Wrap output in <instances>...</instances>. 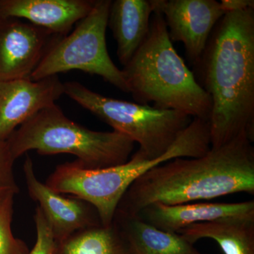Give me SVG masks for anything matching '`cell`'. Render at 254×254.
<instances>
[{
  "label": "cell",
  "instance_id": "obj_21",
  "mask_svg": "<svg viewBox=\"0 0 254 254\" xmlns=\"http://www.w3.org/2000/svg\"><path fill=\"white\" fill-rule=\"evenodd\" d=\"M220 4L225 13L241 11L249 8L254 9V0H222Z\"/></svg>",
  "mask_w": 254,
  "mask_h": 254
},
{
  "label": "cell",
  "instance_id": "obj_11",
  "mask_svg": "<svg viewBox=\"0 0 254 254\" xmlns=\"http://www.w3.org/2000/svg\"><path fill=\"white\" fill-rule=\"evenodd\" d=\"M64 94L58 76L0 81V141H6L18 126Z\"/></svg>",
  "mask_w": 254,
  "mask_h": 254
},
{
  "label": "cell",
  "instance_id": "obj_1",
  "mask_svg": "<svg viewBox=\"0 0 254 254\" xmlns=\"http://www.w3.org/2000/svg\"><path fill=\"white\" fill-rule=\"evenodd\" d=\"M201 84L210 95V147L242 133L254 141V9L230 11L212 31L199 62Z\"/></svg>",
  "mask_w": 254,
  "mask_h": 254
},
{
  "label": "cell",
  "instance_id": "obj_3",
  "mask_svg": "<svg viewBox=\"0 0 254 254\" xmlns=\"http://www.w3.org/2000/svg\"><path fill=\"white\" fill-rule=\"evenodd\" d=\"M122 71L137 103L209 121L211 98L177 53L159 11L152 14L146 38Z\"/></svg>",
  "mask_w": 254,
  "mask_h": 254
},
{
  "label": "cell",
  "instance_id": "obj_2",
  "mask_svg": "<svg viewBox=\"0 0 254 254\" xmlns=\"http://www.w3.org/2000/svg\"><path fill=\"white\" fill-rule=\"evenodd\" d=\"M242 133L198 158H177L138 178L117 210L136 215L155 203L178 205L208 201L237 193L254 195V147Z\"/></svg>",
  "mask_w": 254,
  "mask_h": 254
},
{
  "label": "cell",
  "instance_id": "obj_19",
  "mask_svg": "<svg viewBox=\"0 0 254 254\" xmlns=\"http://www.w3.org/2000/svg\"><path fill=\"white\" fill-rule=\"evenodd\" d=\"M14 161L6 141H0V198L9 193L17 194L19 192V187L15 180Z\"/></svg>",
  "mask_w": 254,
  "mask_h": 254
},
{
  "label": "cell",
  "instance_id": "obj_12",
  "mask_svg": "<svg viewBox=\"0 0 254 254\" xmlns=\"http://www.w3.org/2000/svg\"><path fill=\"white\" fill-rule=\"evenodd\" d=\"M163 231L178 233L195 224L227 218H254V200L238 203L198 201L178 205L155 203L134 215Z\"/></svg>",
  "mask_w": 254,
  "mask_h": 254
},
{
  "label": "cell",
  "instance_id": "obj_6",
  "mask_svg": "<svg viewBox=\"0 0 254 254\" xmlns=\"http://www.w3.org/2000/svg\"><path fill=\"white\" fill-rule=\"evenodd\" d=\"M64 94L104 123L138 143L135 154L146 160L163 156L191 122V117L173 110L108 98L77 81L64 83Z\"/></svg>",
  "mask_w": 254,
  "mask_h": 254
},
{
  "label": "cell",
  "instance_id": "obj_13",
  "mask_svg": "<svg viewBox=\"0 0 254 254\" xmlns=\"http://www.w3.org/2000/svg\"><path fill=\"white\" fill-rule=\"evenodd\" d=\"M96 1V0H95ZM95 0H0V18L25 19L55 36H66L88 16Z\"/></svg>",
  "mask_w": 254,
  "mask_h": 254
},
{
  "label": "cell",
  "instance_id": "obj_10",
  "mask_svg": "<svg viewBox=\"0 0 254 254\" xmlns=\"http://www.w3.org/2000/svg\"><path fill=\"white\" fill-rule=\"evenodd\" d=\"M56 37L18 18H0V81L31 78Z\"/></svg>",
  "mask_w": 254,
  "mask_h": 254
},
{
  "label": "cell",
  "instance_id": "obj_5",
  "mask_svg": "<svg viewBox=\"0 0 254 254\" xmlns=\"http://www.w3.org/2000/svg\"><path fill=\"white\" fill-rule=\"evenodd\" d=\"M197 153L193 138L182 133L168 151L155 160L133 154L126 163L102 169L83 168L76 160L58 165L46 185L57 193L69 194L90 203L99 215L102 225L113 223L127 190L145 173L159 165L177 158H193Z\"/></svg>",
  "mask_w": 254,
  "mask_h": 254
},
{
  "label": "cell",
  "instance_id": "obj_20",
  "mask_svg": "<svg viewBox=\"0 0 254 254\" xmlns=\"http://www.w3.org/2000/svg\"><path fill=\"white\" fill-rule=\"evenodd\" d=\"M34 221L36 227V242L28 254H55L56 240L49 224L38 206L36 209Z\"/></svg>",
  "mask_w": 254,
  "mask_h": 254
},
{
  "label": "cell",
  "instance_id": "obj_18",
  "mask_svg": "<svg viewBox=\"0 0 254 254\" xmlns=\"http://www.w3.org/2000/svg\"><path fill=\"white\" fill-rule=\"evenodd\" d=\"M14 193L0 198V254H28V246L14 237L11 229L14 215Z\"/></svg>",
  "mask_w": 254,
  "mask_h": 254
},
{
  "label": "cell",
  "instance_id": "obj_17",
  "mask_svg": "<svg viewBox=\"0 0 254 254\" xmlns=\"http://www.w3.org/2000/svg\"><path fill=\"white\" fill-rule=\"evenodd\" d=\"M55 254H134L116 224L88 227L57 242Z\"/></svg>",
  "mask_w": 254,
  "mask_h": 254
},
{
  "label": "cell",
  "instance_id": "obj_8",
  "mask_svg": "<svg viewBox=\"0 0 254 254\" xmlns=\"http://www.w3.org/2000/svg\"><path fill=\"white\" fill-rule=\"evenodd\" d=\"M163 15L172 42H182L195 65L204 53L212 31L225 12L215 0H150ZM153 11V12H154Z\"/></svg>",
  "mask_w": 254,
  "mask_h": 254
},
{
  "label": "cell",
  "instance_id": "obj_16",
  "mask_svg": "<svg viewBox=\"0 0 254 254\" xmlns=\"http://www.w3.org/2000/svg\"><path fill=\"white\" fill-rule=\"evenodd\" d=\"M190 243L215 241L224 254H254V218H227L201 222L178 232Z\"/></svg>",
  "mask_w": 254,
  "mask_h": 254
},
{
  "label": "cell",
  "instance_id": "obj_15",
  "mask_svg": "<svg viewBox=\"0 0 254 254\" xmlns=\"http://www.w3.org/2000/svg\"><path fill=\"white\" fill-rule=\"evenodd\" d=\"M113 222L134 254H204L180 234L159 230L134 215L117 210Z\"/></svg>",
  "mask_w": 254,
  "mask_h": 254
},
{
  "label": "cell",
  "instance_id": "obj_14",
  "mask_svg": "<svg viewBox=\"0 0 254 254\" xmlns=\"http://www.w3.org/2000/svg\"><path fill=\"white\" fill-rule=\"evenodd\" d=\"M153 11L150 0L112 1L108 26L117 42L119 61L124 66L146 38Z\"/></svg>",
  "mask_w": 254,
  "mask_h": 254
},
{
  "label": "cell",
  "instance_id": "obj_4",
  "mask_svg": "<svg viewBox=\"0 0 254 254\" xmlns=\"http://www.w3.org/2000/svg\"><path fill=\"white\" fill-rule=\"evenodd\" d=\"M6 143L15 160L31 150L42 155L68 153L88 169L126 163L135 147L131 138L120 132L93 131L78 125L56 104L41 110L23 123Z\"/></svg>",
  "mask_w": 254,
  "mask_h": 254
},
{
  "label": "cell",
  "instance_id": "obj_7",
  "mask_svg": "<svg viewBox=\"0 0 254 254\" xmlns=\"http://www.w3.org/2000/svg\"><path fill=\"white\" fill-rule=\"evenodd\" d=\"M111 3V0H96L91 12L77 23L72 33L55 38L31 79L38 81L79 70L98 75L120 91L129 93L123 71L114 64L107 49L105 34Z\"/></svg>",
  "mask_w": 254,
  "mask_h": 254
},
{
  "label": "cell",
  "instance_id": "obj_9",
  "mask_svg": "<svg viewBox=\"0 0 254 254\" xmlns=\"http://www.w3.org/2000/svg\"><path fill=\"white\" fill-rule=\"evenodd\" d=\"M23 171L28 194L41 208L57 242L79 230L102 225L93 205L76 197L57 193L40 181L29 156L26 157Z\"/></svg>",
  "mask_w": 254,
  "mask_h": 254
}]
</instances>
